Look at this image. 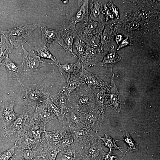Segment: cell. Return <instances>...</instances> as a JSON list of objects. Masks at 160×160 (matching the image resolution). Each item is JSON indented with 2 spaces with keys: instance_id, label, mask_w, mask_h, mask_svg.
I'll use <instances>...</instances> for the list:
<instances>
[{
  "instance_id": "6da1fadb",
  "label": "cell",
  "mask_w": 160,
  "mask_h": 160,
  "mask_svg": "<svg viewBox=\"0 0 160 160\" xmlns=\"http://www.w3.org/2000/svg\"><path fill=\"white\" fill-rule=\"evenodd\" d=\"M35 107L27 106L20 113L17 117L2 132L6 138L15 143L25 134L34 119Z\"/></svg>"
},
{
  "instance_id": "7a4b0ae2",
  "label": "cell",
  "mask_w": 160,
  "mask_h": 160,
  "mask_svg": "<svg viewBox=\"0 0 160 160\" xmlns=\"http://www.w3.org/2000/svg\"><path fill=\"white\" fill-rule=\"evenodd\" d=\"M68 100L70 108L82 113L98 109L91 88L85 84L73 92Z\"/></svg>"
},
{
  "instance_id": "3957f363",
  "label": "cell",
  "mask_w": 160,
  "mask_h": 160,
  "mask_svg": "<svg viewBox=\"0 0 160 160\" xmlns=\"http://www.w3.org/2000/svg\"><path fill=\"white\" fill-rule=\"evenodd\" d=\"M21 97L27 106L35 107L38 103L49 98L51 94L47 88L42 85L30 84H23L20 79Z\"/></svg>"
},
{
  "instance_id": "277c9868",
  "label": "cell",
  "mask_w": 160,
  "mask_h": 160,
  "mask_svg": "<svg viewBox=\"0 0 160 160\" xmlns=\"http://www.w3.org/2000/svg\"><path fill=\"white\" fill-rule=\"evenodd\" d=\"M37 28L36 24H23L17 27L3 31L1 34L4 36L14 47L17 48L27 42Z\"/></svg>"
},
{
  "instance_id": "5b68a950",
  "label": "cell",
  "mask_w": 160,
  "mask_h": 160,
  "mask_svg": "<svg viewBox=\"0 0 160 160\" xmlns=\"http://www.w3.org/2000/svg\"><path fill=\"white\" fill-rule=\"evenodd\" d=\"M23 61L21 64L22 72L27 75L37 72L41 68L53 63H47L42 60L35 53L33 49L26 50L23 45Z\"/></svg>"
},
{
  "instance_id": "8992f818",
  "label": "cell",
  "mask_w": 160,
  "mask_h": 160,
  "mask_svg": "<svg viewBox=\"0 0 160 160\" xmlns=\"http://www.w3.org/2000/svg\"><path fill=\"white\" fill-rule=\"evenodd\" d=\"M100 136L94 138L87 144L84 145V156L85 160H103L105 154L101 146Z\"/></svg>"
},
{
  "instance_id": "52a82bcc",
  "label": "cell",
  "mask_w": 160,
  "mask_h": 160,
  "mask_svg": "<svg viewBox=\"0 0 160 160\" xmlns=\"http://www.w3.org/2000/svg\"><path fill=\"white\" fill-rule=\"evenodd\" d=\"M63 127L75 129L85 128L84 118L82 112L69 108L64 114Z\"/></svg>"
},
{
  "instance_id": "ba28073f",
  "label": "cell",
  "mask_w": 160,
  "mask_h": 160,
  "mask_svg": "<svg viewBox=\"0 0 160 160\" xmlns=\"http://www.w3.org/2000/svg\"><path fill=\"white\" fill-rule=\"evenodd\" d=\"M77 31L76 29L70 28L60 31V38L57 43L63 48L67 54L76 58L77 57L73 52L72 47L78 34Z\"/></svg>"
},
{
  "instance_id": "9c48e42d",
  "label": "cell",
  "mask_w": 160,
  "mask_h": 160,
  "mask_svg": "<svg viewBox=\"0 0 160 160\" xmlns=\"http://www.w3.org/2000/svg\"><path fill=\"white\" fill-rule=\"evenodd\" d=\"M83 113L85 128L98 133L103 123L104 113L98 109Z\"/></svg>"
},
{
  "instance_id": "30bf717a",
  "label": "cell",
  "mask_w": 160,
  "mask_h": 160,
  "mask_svg": "<svg viewBox=\"0 0 160 160\" xmlns=\"http://www.w3.org/2000/svg\"><path fill=\"white\" fill-rule=\"evenodd\" d=\"M15 105L14 102L10 101L4 103L0 106V121L4 129L10 125L18 116L19 113L14 111Z\"/></svg>"
},
{
  "instance_id": "8fae6325",
  "label": "cell",
  "mask_w": 160,
  "mask_h": 160,
  "mask_svg": "<svg viewBox=\"0 0 160 160\" xmlns=\"http://www.w3.org/2000/svg\"><path fill=\"white\" fill-rule=\"evenodd\" d=\"M54 64L58 67L60 73L64 77L66 82L71 78L79 76L80 69L82 67L79 59L75 63H65L63 64L60 63L58 60Z\"/></svg>"
},
{
  "instance_id": "7c38bea8",
  "label": "cell",
  "mask_w": 160,
  "mask_h": 160,
  "mask_svg": "<svg viewBox=\"0 0 160 160\" xmlns=\"http://www.w3.org/2000/svg\"><path fill=\"white\" fill-rule=\"evenodd\" d=\"M67 129L72 134L74 142L85 145L98 136V133L85 128Z\"/></svg>"
},
{
  "instance_id": "4fadbf2b",
  "label": "cell",
  "mask_w": 160,
  "mask_h": 160,
  "mask_svg": "<svg viewBox=\"0 0 160 160\" xmlns=\"http://www.w3.org/2000/svg\"><path fill=\"white\" fill-rule=\"evenodd\" d=\"M103 27V24L97 21L89 20L80 25L78 35L81 39L90 36H99Z\"/></svg>"
},
{
  "instance_id": "5bb4252c",
  "label": "cell",
  "mask_w": 160,
  "mask_h": 160,
  "mask_svg": "<svg viewBox=\"0 0 160 160\" xmlns=\"http://www.w3.org/2000/svg\"><path fill=\"white\" fill-rule=\"evenodd\" d=\"M44 144L41 142L36 147L31 149L20 151L15 150L9 160H39Z\"/></svg>"
},
{
  "instance_id": "9a60e30c",
  "label": "cell",
  "mask_w": 160,
  "mask_h": 160,
  "mask_svg": "<svg viewBox=\"0 0 160 160\" xmlns=\"http://www.w3.org/2000/svg\"><path fill=\"white\" fill-rule=\"evenodd\" d=\"M89 0H83L79 8L71 18L67 28L76 29V25L79 23H86L89 20Z\"/></svg>"
},
{
  "instance_id": "2e32d148",
  "label": "cell",
  "mask_w": 160,
  "mask_h": 160,
  "mask_svg": "<svg viewBox=\"0 0 160 160\" xmlns=\"http://www.w3.org/2000/svg\"><path fill=\"white\" fill-rule=\"evenodd\" d=\"M102 56L100 49L87 46L83 56L80 59L82 66L91 67L96 65L101 60Z\"/></svg>"
},
{
  "instance_id": "e0dca14e",
  "label": "cell",
  "mask_w": 160,
  "mask_h": 160,
  "mask_svg": "<svg viewBox=\"0 0 160 160\" xmlns=\"http://www.w3.org/2000/svg\"><path fill=\"white\" fill-rule=\"evenodd\" d=\"M34 119L40 121L46 125L48 122L57 117L53 114L49 110L44 101L38 104L34 110Z\"/></svg>"
},
{
  "instance_id": "ac0fdd59",
  "label": "cell",
  "mask_w": 160,
  "mask_h": 160,
  "mask_svg": "<svg viewBox=\"0 0 160 160\" xmlns=\"http://www.w3.org/2000/svg\"><path fill=\"white\" fill-rule=\"evenodd\" d=\"M68 97L66 91L63 88L61 91L55 95L51 94L49 98L64 115L70 108Z\"/></svg>"
},
{
  "instance_id": "d6986e66",
  "label": "cell",
  "mask_w": 160,
  "mask_h": 160,
  "mask_svg": "<svg viewBox=\"0 0 160 160\" xmlns=\"http://www.w3.org/2000/svg\"><path fill=\"white\" fill-rule=\"evenodd\" d=\"M42 42L44 44H49L51 47L58 43L60 38V31L47 28L46 26L41 27Z\"/></svg>"
},
{
  "instance_id": "ffe728a7",
  "label": "cell",
  "mask_w": 160,
  "mask_h": 160,
  "mask_svg": "<svg viewBox=\"0 0 160 160\" xmlns=\"http://www.w3.org/2000/svg\"><path fill=\"white\" fill-rule=\"evenodd\" d=\"M61 151L57 143L44 144L40 152V158L45 160H56L58 153Z\"/></svg>"
},
{
  "instance_id": "44dd1931",
  "label": "cell",
  "mask_w": 160,
  "mask_h": 160,
  "mask_svg": "<svg viewBox=\"0 0 160 160\" xmlns=\"http://www.w3.org/2000/svg\"><path fill=\"white\" fill-rule=\"evenodd\" d=\"M41 141L33 139L27 134H25L15 143V150L20 151L31 149L37 146Z\"/></svg>"
},
{
  "instance_id": "7402d4cb",
  "label": "cell",
  "mask_w": 160,
  "mask_h": 160,
  "mask_svg": "<svg viewBox=\"0 0 160 160\" xmlns=\"http://www.w3.org/2000/svg\"><path fill=\"white\" fill-rule=\"evenodd\" d=\"M65 131V129L63 127L52 131H46L42 134L41 141L44 144L57 143L62 138Z\"/></svg>"
},
{
  "instance_id": "603a6c76",
  "label": "cell",
  "mask_w": 160,
  "mask_h": 160,
  "mask_svg": "<svg viewBox=\"0 0 160 160\" xmlns=\"http://www.w3.org/2000/svg\"><path fill=\"white\" fill-rule=\"evenodd\" d=\"M46 125L44 123L33 119L25 134H27L32 138L41 141V135L46 131Z\"/></svg>"
},
{
  "instance_id": "cb8c5ba5",
  "label": "cell",
  "mask_w": 160,
  "mask_h": 160,
  "mask_svg": "<svg viewBox=\"0 0 160 160\" xmlns=\"http://www.w3.org/2000/svg\"><path fill=\"white\" fill-rule=\"evenodd\" d=\"M81 68L79 76L85 84L90 87L100 86L104 84L97 76L88 71L82 66Z\"/></svg>"
},
{
  "instance_id": "d4e9b609",
  "label": "cell",
  "mask_w": 160,
  "mask_h": 160,
  "mask_svg": "<svg viewBox=\"0 0 160 160\" xmlns=\"http://www.w3.org/2000/svg\"><path fill=\"white\" fill-rule=\"evenodd\" d=\"M1 65L6 68L8 73L13 79L17 81L20 79L19 74L22 72L21 65L17 64L9 57L6 58Z\"/></svg>"
},
{
  "instance_id": "484cf974",
  "label": "cell",
  "mask_w": 160,
  "mask_h": 160,
  "mask_svg": "<svg viewBox=\"0 0 160 160\" xmlns=\"http://www.w3.org/2000/svg\"><path fill=\"white\" fill-rule=\"evenodd\" d=\"M89 4L90 9L89 20L97 21L101 19L102 4L99 1H90Z\"/></svg>"
},
{
  "instance_id": "4316f807",
  "label": "cell",
  "mask_w": 160,
  "mask_h": 160,
  "mask_svg": "<svg viewBox=\"0 0 160 160\" xmlns=\"http://www.w3.org/2000/svg\"><path fill=\"white\" fill-rule=\"evenodd\" d=\"M14 46L11 44L8 39L4 35L1 34L0 41V67L4 59L9 57V53L14 49Z\"/></svg>"
},
{
  "instance_id": "83f0119b",
  "label": "cell",
  "mask_w": 160,
  "mask_h": 160,
  "mask_svg": "<svg viewBox=\"0 0 160 160\" xmlns=\"http://www.w3.org/2000/svg\"><path fill=\"white\" fill-rule=\"evenodd\" d=\"M87 46V45L77 34L73 42V52L77 57L80 59L84 55Z\"/></svg>"
},
{
  "instance_id": "f1b7e54d",
  "label": "cell",
  "mask_w": 160,
  "mask_h": 160,
  "mask_svg": "<svg viewBox=\"0 0 160 160\" xmlns=\"http://www.w3.org/2000/svg\"><path fill=\"white\" fill-rule=\"evenodd\" d=\"M85 84L79 76H77L70 79L63 87L68 96L75 89Z\"/></svg>"
},
{
  "instance_id": "f546056e",
  "label": "cell",
  "mask_w": 160,
  "mask_h": 160,
  "mask_svg": "<svg viewBox=\"0 0 160 160\" xmlns=\"http://www.w3.org/2000/svg\"><path fill=\"white\" fill-rule=\"evenodd\" d=\"M34 49L37 53V55L40 58L51 60L54 64L57 63V60L56 58L50 52L46 44L43 42H42L41 44Z\"/></svg>"
},
{
  "instance_id": "4dcf8cb0",
  "label": "cell",
  "mask_w": 160,
  "mask_h": 160,
  "mask_svg": "<svg viewBox=\"0 0 160 160\" xmlns=\"http://www.w3.org/2000/svg\"><path fill=\"white\" fill-rule=\"evenodd\" d=\"M44 101L50 112L55 116L59 121L62 124L64 120V114L49 98L46 99Z\"/></svg>"
},
{
  "instance_id": "1f68e13d",
  "label": "cell",
  "mask_w": 160,
  "mask_h": 160,
  "mask_svg": "<svg viewBox=\"0 0 160 160\" xmlns=\"http://www.w3.org/2000/svg\"><path fill=\"white\" fill-rule=\"evenodd\" d=\"M74 142L72 134L66 129L65 133L61 139L57 143L62 150L71 145Z\"/></svg>"
},
{
  "instance_id": "d6a6232c",
  "label": "cell",
  "mask_w": 160,
  "mask_h": 160,
  "mask_svg": "<svg viewBox=\"0 0 160 160\" xmlns=\"http://www.w3.org/2000/svg\"><path fill=\"white\" fill-rule=\"evenodd\" d=\"M100 139L103 142L102 143L104 145V146L108 147L110 149L109 152H112L113 150L118 149L122 151V148L117 146L115 144V142L117 140H115L112 138L110 136L108 135L105 134L103 138L100 137Z\"/></svg>"
},
{
  "instance_id": "836d02e7",
  "label": "cell",
  "mask_w": 160,
  "mask_h": 160,
  "mask_svg": "<svg viewBox=\"0 0 160 160\" xmlns=\"http://www.w3.org/2000/svg\"><path fill=\"white\" fill-rule=\"evenodd\" d=\"M124 138L123 139L128 145V151L133 152L137 151L138 149V145L132 138L129 134L125 132L124 134Z\"/></svg>"
},
{
  "instance_id": "e575fe53",
  "label": "cell",
  "mask_w": 160,
  "mask_h": 160,
  "mask_svg": "<svg viewBox=\"0 0 160 160\" xmlns=\"http://www.w3.org/2000/svg\"><path fill=\"white\" fill-rule=\"evenodd\" d=\"M15 145L8 150L0 153V160H9L15 153Z\"/></svg>"
},
{
  "instance_id": "d590c367",
  "label": "cell",
  "mask_w": 160,
  "mask_h": 160,
  "mask_svg": "<svg viewBox=\"0 0 160 160\" xmlns=\"http://www.w3.org/2000/svg\"><path fill=\"white\" fill-rule=\"evenodd\" d=\"M127 151L124 153V157L121 158H118L116 156L112 155V152H109L108 153H105L104 159V160H123L124 156Z\"/></svg>"
},
{
  "instance_id": "8d00e7d4",
  "label": "cell",
  "mask_w": 160,
  "mask_h": 160,
  "mask_svg": "<svg viewBox=\"0 0 160 160\" xmlns=\"http://www.w3.org/2000/svg\"><path fill=\"white\" fill-rule=\"evenodd\" d=\"M128 43L129 42L127 39H126L124 40L121 44L118 49H119L123 47H124V46H126L128 44Z\"/></svg>"
},
{
  "instance_id": "74e56055",
  "label": "cell",
  "mask_w": 160,
  "mask_h": 160,
  "mask_svg": "<svg viewBox=\"0 0 160 160\" xmlns=\"http://www.w3.org/2000/svg\"><path fill=\"white\" fill-rule=\"evenodd\" d=\"M129 27L132 29H135L138 26V24L135 23H132L129 25Z\"/></svg>"
},
{
  "instance_id": "f35d334b",
  "label": "cell",
  "mask_w": 160,
  "mask_h": 160,
  "mask_svg": "<svg viewBox=\"0 0 160 160\" xmlns=\"http://www.w3.org/2000/svg\"><path fill=\"white\" fill-rule=\"evenodd\" d=\"M121 36L118 35L116 36V39L117 41H119L121 40Z\"/></svg>"
},
{
  "instance_id": "ab89813d",
  "label": "cell",
  "mask_w": 160,
  "mask_h": 160,
  "mask_svg": "<svg viewBox=\"0 0 160 160\" xmlns=\"http://www.w3.org/2000/svg\"><path fill=\"white\" fill-rule=\"evenodd\" d=\"M39 160H44V159H43V158H40L39 159Z\"/></svg>"
},
{
  "instance_id": "60d3db41",
  "label": "cell",
  "mask_w": 160,
  "mask_h": 160,
  "mask_svg": "<svg viewBox=\"0 0 160 160\" xmlns=\"http://www.w3.org/2000/svg\"><path fill=\"white\" fill-rule=\"evenodd\" d=\"M0 34H1V33H0Z\"/></svg>"
}]
</instances>
